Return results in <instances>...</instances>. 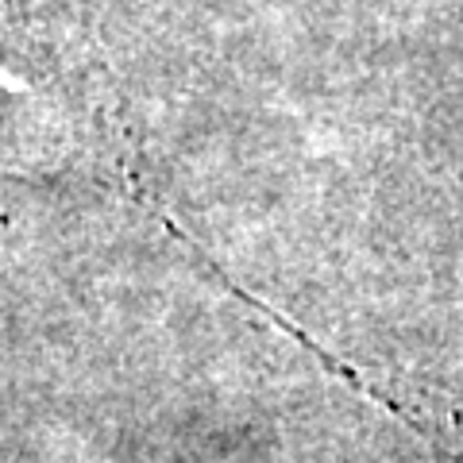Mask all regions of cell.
I'll list each match as a JSON object with an SVG mask.
<instances>
[{
  "label": "cell",
  "mask_w": 463,
  "mask_h": 463,
  "mask_svg": "<svg viewBox=\"0 0 463 463\" xmlns=\"http://www.w3.org/2000/svg\"><path fill=\"white\" fill-rule=\"evenodd\" d=\"M421 425L429 429V440L437 448V463H463V413L459 410H417Z\"/></svg>",
  "instance_id": "1"
}]
</instances>
